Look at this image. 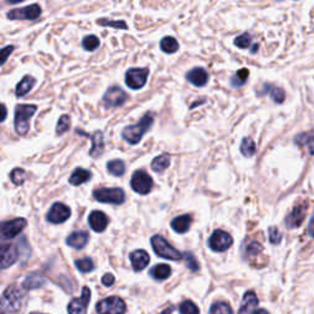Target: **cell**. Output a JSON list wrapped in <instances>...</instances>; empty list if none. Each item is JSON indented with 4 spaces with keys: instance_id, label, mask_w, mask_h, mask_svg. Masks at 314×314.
<instances>
[{
    "instance_id": "6da1fadb",
    "label": "cell",
    "mask_w": 314,
    "mask_h": 314,
    "mask_svg": "<svg viewBox=\"0 0 314 314\" xmlns=\"http://www.w3.org/2000/svg\"><path fill=\"white\" fill-rule=\"evenodd\" d=\"M152 124H154V116L150 113L145 114V116L140 118L138 123L125 127V128L123 129L122 138L132 145L139 144L140 140L145 135V133H148V130H150Z\"/></svg>"
},
{
    "instance_id": "7a4b0ae2",
    "label": "cell",
    "mask_w": 314,
    "mask_h": 314,
    "mask_svg": "<svg viewBox=\"0 0 314 314\" xmlns=\"http://www.w3.org/2000/svg\"><path fill=\"white\" fill-rule=\"evenodd\" d=\"M35 104H18L15 108V130L18 135L27 134L30 130V119L36 113Z\"/></svg>"
},
{
    "instance_id": "3957f363",
    "label": "cell",
    "mask_w": 314,
    "mask_h": 314,
    "mask_svg": "<svg viewBox=\"0 0 314 314\" xmlns=\"http://www.w3.org/2000/svg\"><path fill=\"white\" fill-rule=\"evenodd\" d=\"M151 244L155 253H156L158 257L166 258V259L170 260H179L183 258L182 253H180L179 250H177L176 248H173L162 236H154V237L151 238Z\"/></svg>"
},
{
    "instance_id": "277c9868",
    "label": "cell",
    "mask_w": 314,
    "mask_h": 314,
    "mask_svg": "<svg viewBox=\"0 0 314 314\" xmlns=\"http://www.w3.org/2000/svg\"><path fill=\"white\" fill-rule=\"evenodd\" d=\"M93 198L99 203L120 205L125 201V194L120 188H98L93 191Z\"/></svg>"
},
{
    "instance_id": "5b68a950",
    "label": "cell",
    "mask_w": 314,
    "mask_h": 314,
    "mask_svg": "<svg viewBox=\"0 0 314 314\" xmlns=\"http://www.w3.org/2000/svg\"><path fill=\"white\" fill-rule=\"evenodd\" d=\"M125 303L122 298L112 296L99 301L96 306L98 314H124L125 313Z\"/></svg>"
},
{
    "instance_id": "8992f818",
    "label": "cell",
    "mask_w": 314,
    "mask_h": 314,
    "mask_svg": "<svg viewBox=\"0 0 314 314\" xmlns=\"http://www.w3.org/2000/svg\"><path fill=\"white\" fill-rule=\"evenodd\" d=\"M42 14V8L38 4H32L25 8L20 9H12V10L8 11V18L9 20H30L33 21L38 18Z\"/></svg>"
},
{
    "instance_id": "52a82bcc",
    "label": "cell",
    "mask_w": 314,
    "mask_h": 314,
    "mask_svg": "<svg viewBox=\"0 0 314 314\" xmlns=\"http://www.w3.org/2000/svg\"><path fill=\"white\" fill-rule=\"evenodd\" d=\"M149 70L146 68H132L125 74V83L129 89L140 90L148 81Z\"/></svg>"
},
{
    "instance_id": "ba28073f",
    "label": "cell",
    "mask_w": 314,
    "mask_h": 314,
    "mask_svg": "<svg viewBox=\"0 0 314 314\" xmlns=\"http://www.w3.org/2000/svg\"><path fill=\"white\" fill-rule=\"evenodd\" d=\"M130 185H132L133 191L138 194L145 195L151 192L152 186H154V180L145 171H136L130 180Z\"/></svg>"
},
{
    "instance_id": "9c48e42d",
    "label": "cell",
    "mask_w": 314,
    "mask_h": 314,
    "mask_svg": "<svg viewBox=\"0 0 314 314\" xmlns=\"http://www.w3.org/2000/svg\"><path fill=\"white\" fill-rule=\"evenodd\" d=\"M307 211H308V203L303 201V203L297 204L294 206V209L290 211L285 219V225L287 228H297L302 225L304 219L307 216Z\"/></svg>"
},
{
    "instance_id": "30bf717a",
    "label": "cell",
    "mask_w": 314,
    "mask_h": 314,
    "mask_svg": "<svg viewBox=\"0 0 314 314\" xmlns=\"http://www.w3.org/2000/svg\"><path fill=\"white\" fill-rule=\"evenodd\" d=\"M233 239L228 233L222 229H216L209 238V247L214 252H225L231 247Z\"/></svg>"
},
{
    "instance_id": "8fae6325",
    "label": "cell",
    "mask_w": 314,
    "mask_h": 314,
    "mask_svg": "<svg viewBox=\"0 0 314 314\" xmlns=\"http://www.w3.org/2000/svg\"><path fill=\"white\" fill-rule=\"evenodd\" d=\"M127 99H128L127 93L118 86H112L103 95V102L107 107H120L125 103Z\"/></svg>"
},
{
    "instance_id": "7c38bea8",
    "label": "cell",
    "mask_w": 314,
    "mask_h": 314,
    "mask_svg": "<svg viewBox=\"0 0 314 314\" xmlns=\"http://www.w3.org/2000/svg\"><path fill=\"white\" fill-rule=\"evenodd\" d=\"M90 298H91V291L89 287H83L81 296L79 298H74L69 303L68 312L69 314H86Z\"/></svg>"
},
{
    "instance_id": "4fadbf2b",
    "label": "cell",
    "mask_w": 314,
    "mask_h": 314,
    "mask_svg": "<svg viewBox=\"0 0 314 314\" xmlns=\"http://www.w3.org/2000/svg\"><path fill=\"white\" fill-rule=\"evenodd\" d=\"M71 215V211L67 205L63 203H55L52 205L51 210H49L47 220L52 223H63L69 219Z\"/></svg>"
},
{
    "instance_id": "5bb4252c",
    "label": "cell",
    "mask_w": 314,
    "mask_h": 314,
    "mask_svg": "<svg viewBox=\"0 0 314 314\" xmlns=\"http://www.w3.org/2000/svg\"><path fill=\"white\" fill-rule=\"evenodd\" d=\"M27 226V221L25 219H14L11 221H6L2 226L3 237L6 239L15 238L17 235H20L24 231L25 227Z\"/></svg>"
},
{
    "instance_id": "9a60e30c",
    "label": "cell",
    "mask_w": 314,
    "mask_h": 314,
    "mask_svg": "<svg viewBox=\"0 0 314 314\" xmlns=\"http://www.w3.org/2000/svg\"><path fill=\"white\" fill-rule=\"evenodd\" d=\"M76 134L83 135V136H86V138L91 139L92 148H91V150H90V156L93 158H97L101 156L102 154H103L104 141H103V134H102V132H95L93 133V135H89V134H86V133H83L82 130L76 129Z\"/></svg>"
},
{
    "instance_id": "2e32d148",
    "label": "cell",
    "mask_w": 314,
    "mask_h": 314,
    "mask_svg": "<svg viewBox=\"0 0 314 314\" xmlns=\"http://www.w3.org/2000/svg\"><path fill=\"white\" fill-rule=\"evenodd\" d=\"M0 263L4 269L9 268L17 260V248L14 244H3L0 248Z\"/></svg>"
},
{
    "instance_id": "e0dca14e",
    "label": "cell",
    "mask_w": 314,
    "mask_h": 314,
    "mask_svg": "<svg viewBox=\"0 0 314 314\" xmlns=\"http://www.w3.org/2000/svg\"><path fill=\"white\" fill-rule=\"evenodd\" d=\"M185 79L197 88H203L209 81V74L203 68H194L186 73Z\"/></svg>"
},
{
    "instance_id": "ac0fdd59",
    "label": "cell",
    "mask_w": 314,
    "mask_h": 314,
    "mask_svg": "<svg viewBox=\"0 0 314 314\" xmlns=\"http://www.w3.org/2000/svg\"><path fill=\"white\" fill-rule=\"evenodd\" d=\"M258 303H259V300H258L257 295L253 291L245 292L241 307H239L238 314H254Z\"/></svg>"
},
{
    "instance_id": "d6986e66",
    "label": "cell",
    "mask_w": 314,
    "mask_h": 314,
    "mask_svg": "<svg viewBox=\"0 0 314 314\" xmlns=\"http://www.w3.org/2000/svg\"><path fill=\"white\" fill-rule=\"evenodd\" d=\"M89 223L96 232H103L108 226V217L102 211H92L89 216Z\"/></svg>"
},
{
    "instance_id": "ffe728a7",
    "label": "cell",
    "mask_w": 314,
    "mask_h": 314,
    "mask_svg": "<svg viewBox=\"0 0 314 314\" xmlns=\"http://www.w3.org/2000/svg\"><path fill=\"white\" fill-rule=\"evenodd\" d=\"M294 142L300 148L306 149L307 152L313 156L314 155V133L312 132H304L300 133L294 138Z\"/></svg>"
},
{
    "instance_id": "44dd1931",
    "label": "cell",
    "mask_w": 314,
    "mask_h": 314,
    "mask_svg": "<svg viewBox=\"0 0 314 314\" xmlns=\"http://www.w3.org/2000/svg\"><path fill=\"white\" fill-rule=\"evenodd\" d=\"M130 262H132L133 269L135 271H141L142 269H145L148 266L149 262H150V257L146 253L145 250L139 249L134 250L133 253H130Z\"/></svg>"
},
{
    "instance_id": "7402d4cb",
    "label": "cell",
    "mask_w": 314,
    "mask_h": 314,
    "mask_svg": "<svg viewBox=\"0 0 314 314\" xmlns=\"http://www.w3.org/2000/svg\"><path fill=\"white\" fill-rule=\"evenodd\" d=\"M89 242V233L86 231H76L69 235L67 238V244L75 249H81Z\"/></svg>"
},
{
    "instance_id": "603a6c76",
    "label": "cell",
    "mask_w": 314,
    "mask_h": 314,
    "mask_svg": "<svg viewBox=\"0 0 314 314\" xmlns=\"http://www.w3.org/2000/svg\"><path fill=\"white\" fill-rule=\"evenodd\" d=\"M259 95H269L273 101L278 104L284 103L286 98L284 90L281 88H278V86H274L271 83H265V85L263 86V90L260 91Z\"/></svg>"
},
{
    "instance_id": "cb8c5ba5",
    "label": "cell",
    "mask_w": 314,
    "mask_h": 314,
    "mask_svg": "<svg viewBox=\"0 0 314 314\" xmlns=\"http://www.w3.org/2000/svg\"><path fill=\"white\" fill-rule=\"evenodd\" d=\"M91 177L92 175L90 171L85 169H76L73 173H71L69 183L71 185H81L83 183H86L88 180L91 179Z\"/></svg>"
},
{
    "instance_id": "d4e9b609",
    "label": "cell",
    "mask_w": 314,
    "mask_h": 314,
    "mask_svg": "<svg viewBox=\"0 0 314 314\" xmlns=\"http://www.w3.org/2000/svg\"><path fill=\"white\" fill-rule=\"evenodd\" d=\"M192 225V216L191 215H180L172 220L171 226L177 233H184L189 229Z\"/></svg>"
},
{
    "instance_id": "484cf974",
    "label": "cell",
    "mask_w": 314,
    "mask_h": 314,
    "mask_svg": "<svg viewBox=\"0 0 314 314\" xmlns=\"http://www.w3.org/2000/svg\"><path fill=\"white\" fill-rule=\"evenodd\" d=\"M36 85V79L35 77L26 75L24 76V79L17 83L16 86V96L17 97H24L26 93H29L31 90L35 88Z\"/></svg>"
},
{
    "instance_id": "4316f807",
    "label": "cell",
    "mask_w": 314,
    "mask_h": 314,
    "mask_svg": "<svg viewBox=\"0 0 314 314\" xmlns=\"http://www.w3.org/2000/svg\"><path fill=\"white\" fill-rule=\"evenodd\" d=\"M171 164V156L169 154H162L160 156L155 157L151 162V169L155 172L162 173L164 170H167Z\"/></svg>"
},
{
    "instance_id": "83f0119b",
    "label": "cell",
    "mask_w": 314,
    "mask_h": 314,
    "mask_svg": "<svg viewBox=\"0 0 314 314\" xmlns=\"http://www.w3.org/2000/svg\"><path fill=\"white\" fill-rule=\"evenodd\" d=\"M171 273H172V270L167 264H158L150 270V275L156 280H166L170 278Z\"/></svg>"
},
{
    "instance_id": "f1b7e54d",
    "label": "cell",
    "mask_w": 314,
    "mask_h": 314,
    "mask_svg": "<svg viewBox=\"0 0 314 314\" xmlns=\"http://www.w3.org/2000/svg\"><path fill=\"white\" fill-rule=\"evenodd\" d=\"M248 77H249V70L245 69V68L239 69L237 73L231 77V80H229V81H231V86L235 89L242 88V86L247 82Z\"/></svg>"
},
{
    "instance_id": "f546056e",
    "label": "cell",
    "mask_w": 314,
    "mask_h": 314,
    "mask_svg": "<svg viewBox=\"0 0 314 314\" xmlns=\"http://www.w3.org/2000/svg\"><path fill=\"white\" fill-rule=\"evenodd\" d=\"M241 152L244 157H252L256 155L257 145L252 138H243L241 142Z\"/></svg>"
},
{
    "instance_id": "4dcf8cb0",
    "label": "cell",
    "mask_w": 314,
    "mask_h": 314,
    "mask_svg": "<svg viewBox=\"0 0 314 314\" xmlns=\"http://www.w3.org/2000/svg\"><path fill=\"white\" fill-rule=\"evenodd\" d=\"M107 170L111 175L120 177L125 173V164H124L122 160H111L107 163Z\"/></svg>"
},
{
    "instance_id": "1f68e13d",
    "label": "cell",
    "mask_w": 314,
    "mask_h": 314,
    "mask_svg": "<svg viewBox=\"0 0 314 314\" xmlns=\"http://www.w3.org/2000/svg\"><path fill=\"white\" fill-rule=\"evenodd\" d=\"M160 46L161 49H162L164 53H167V54L176 53L179 48L178 42H177V39L173 38V37H164V38H162V41H161Z\"/></svg>"
},
{
    "instance_id": "d6a6232c",
    "label": "cell",
    "mask_w": 314,
    "mask_h": 314,
    "mask_svg": "<svg viewBox=\"0 0 314 314\" xmlns=\"http://www.w3.org/2000/svg\"><path fill=\"white\" fill-rule=\"evenodd\" d=\"M82 47L85 51L95 52L99 47V39L96 36L90 35L82 39Z\"/></svg>"
},
{
    "instance_id": "836d02e7",
    "label": "cell",
    "mask_w": 314,
    "mask_h": 314,
    "mask_svg": "<svg viewBox=\"0 0 314 314\" xmlns=\"http://www.w3.org/2000/svg\"><path fill=\"white\" fill-rule=\"evenodd\" d=\"M70 128V118L67 114H63L60 118H59L57 128H55V133L57 135H63L64 133H67Z\"/></svg>"
},
{
    "instance_id": "e575fe53",
    "label": "cell",
    "mask_w": 314,
    "mask_h": 314,
    "mask_svg": "<svg viewBox=\"0 0 314 314\" xmlns=\"http://www.w3.org/2000/svg\"><path fill=\"white\" fill-rule=\"evenodd\" d=\"M76 268L81 273H90L95 269V264H93L91 258H82L75 262Z\"/></svg>"
},
{
    "instance_id": "d590c367",
    "label": "cell",
    "mask_w": 314,
    "mask_h": 314,
    "mask_svg": "<svg viewBox=\"0 0 314 314\" xmlns=\"http://www.w3.org/2000/svg\"><path fill=\"white\" fill-rule=\"evenodd\" d=\"M210 314H233V310L227 303L217 302L211 306Z\"/></svg>"
},
{
    "instance_id": "8d00e7d4",
    "label": "cell",
    "mask_w": 314,
    "mask_h": 314,
    "mask_svg": "<svg viewBox=\"0 0 314 314\" xmlns=\"http://www.w3.org/2000/svg\"><path fill=\"white\" fill-rule=\"evenodd\" d=\"M10 178L14 184L21 185V184H24V182L26 180L27 175H26V172H25V170L23 169H14L10 173Z\"/></svg>"
},
{
    "instance_id": "74e56055",
    "label": "cell",
    "mask_w": 314,
    "mask_h": 314,
    "mask_svg": "<svg viewBox=\"0 0 314 314\" xmlns=\"http://www.w3.org/2000/svg\"><path fill=\"white\" fill-rule=\"evenodd\" d=\"M235 46L238 47V48L241 49H245V48H249L252 46V36L249 33H242V35H239L238 37H236L235 38Z\"/></svg>"
},
{
    "instance_id": "f35d334b",
    "label": "cell",
    "mask_w": 314,
    "mask_h": 314,
    "mask_svg": "<svg viewBox=\"0 0 314 314\" xmlns=\"http://www.w3.org/2000/svg\"><path fill=\"white\" fill-rule=\"evenodd\" d=\"M97 24L106 27H114V29H122V30L128 29L125 21H112L108 20V18H98Z\"/></svg>"
},
{
    "instance_id": "ab89813d",
    "label": "cell",
    "mask_w": 314,
    "mask_h": 314,
    "mask_svg": "<svg viewBox=\"0 0 314 314\" xmlns=\"http://www.w3.org/2000/svg\"><path fill=\"white\" fill-rule=\"evenodd\" d=\"M179 313L180 314H199V308L197 304L192 301H184L179 306Z\"/></svg>"
},
{
    "instance_id": "60d3db41",
    "label": "cell",
    "mask_w": 314,
    "mask_h": 314,
    "mask_svg": "<svg viewBox=\"0 0 314 314\" xmlns=\"http://www.w3.org/2000/svg\"><path fill=\"white\" fill-rule=\"evenodd\" d=\"M43 282H45V280L41 279V276L31 275L26 279V281H25V287L35 288V287H38V286H42Z\"/></svg>"
},
{
    "instance_id": "b9f144b4",
    "label": "cell",
    "mask_w": 314,
    "mask_h": 314,
    "mask_svg": "<svg viewBox=\"0 0 314 314\" xmlns=\"http://www.w3.org/2000/svg\"><path fill=\"white\" fill-rule=\"evenodd\" d=\"M269 241L271 244H280V242L282 241V235L279 231L278 227L273 226L269 228Z\"/></svg>"
},
{
    "instance_id": "7bdbcfd3",
    "label": "cell",
    "mask_w": 314,
    "mask_h": 314,
    "mask_svg": "<svg viewBox=\"0 0 314 314\" xmlns=\"http://www.w3.org/2000/svg\"><path fill=\"white\" fill-rule=\"evenodd\" d=\"M263 252L262 244L258 243V242H252L247 248V256L249 257H258V254H260Z\"/></svg>"
},
{
    "instance_id": "ee69618b",
    "label": "cell",
    "mask_w": 314,
    "mask_h": 314,
    "mask_svg": "<svg viewBox=\"0 0 314 314\" xmlns=\"http://www.w3.org/2000/svg\"><path fill=\"white\" fill-rule=\"evenodd\" d=\"M185 264L186 266H188L191 270H198L199 266H198V262L195 260V258L192 256L191 253L185 254Z\"/></svg>"
},
{
    "instance_id": "f6af8a7d",
    "label": "cell",
    "mask_w": 314,
    "mask_h": 314,
    "mask_svg": "<svg viewBox=\"0 0 314 314\" xmlns=\"http://www.w3.org/2000/svg\"><path fill=\"white\" fill-rule=\"evenodd\" d=\"M14 49H15V47H14V46L4 47V48L2 49V55H3V58H2V64H5L6 59H8L9 55H10V53H11L12 51H14Z\"/></svg>"
},
{
    "instance_id": "bcb514c9",
    "label": "cell",
    "mask_w": 314,
    "mask_h": 314,
    "mask_svg": "<svg viewBox=\"0 0 314 314\" xmlns=\"http://www.w3.org/2000/svg\"><path fill=\"white\" fill-rule=\"evenodd\" d=\"M102 284L104 286H112L114 284V276L112 274H106L102 278Z\"/></svg>"
},
{
    "instance_id": "7dc6e473",
    "label": "cell",
    "mask_w": 314,
    "mask_h": 314,
    "mask_svg": "<svg viewBox=\"0 0 314 314\" xmlns=\"http://www.w3.org/2000/svg\"><path fill=\"white\" fill-rule=\"evenodd\" d=\"M308 235L310 237L314 238V215L310 217L309 225H308Z\"/></svg>"
},
{
    "instance_id": "c3c4849f",
    "label": "cell",
    "mask_w": 314,
    "mask_h": 314,
    "mask_svg": "<svg viewBox=\"0 0 314 314\" xmlns=\"http://www.w3.org/2000/svg\"><path fill=\"white\" fill-rule=\"evenodd\" d=\"M258 49H259V45H258V43H256V45H254L250 48V53H252V54H254V53L258 52Z\"/></svg>"
},
{
    "instance_id": "681fc988",
    "label": "cell",
    "mask_w": 314,
    "mask_h": 314,
    "mask_svg": "<svg viewBox=\"0 0 314 314\" xmlns=\"http://www.w3.org/2000/svg\"><path fill=\"white\" fill-rule=\"evenodd\" d=\"M2 110H3V118H2V120H3V122H4L5 118H6V107H5V104H2Z\"/></svg>"
},
{
    "instance_id": "f907efd6",
    "label": "cell",
    "mask_w": 314,
    "mask_h": 314,
    "mask_svg": "<svg viewBox=\"0 0 314 314\" xmlns=\"http://www.w3.org/2000/svg\"><path fill=\"white\" fill-rule=\"evenodd\" d=\"M254 314H269V312L266 309H263V308H260V309H257L256 310V313Z\"/></svg>"
},
{
    "instance_id": "816d5d0a",
    "label": "cell",
    "mask_w": 314,
    "mask_h": 314,
    "mask_svg": "<svg viewBox=\"0 0 314 314\" xmlns=\"http://www.w3.org/2000/svg\"><path fill=\"white\" fill-rule=\"evenodd\" d=\"M9 4H18V3H23L25 0H6Z\"/></svg>"
}]
</instances>
